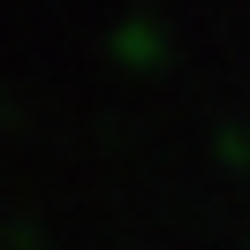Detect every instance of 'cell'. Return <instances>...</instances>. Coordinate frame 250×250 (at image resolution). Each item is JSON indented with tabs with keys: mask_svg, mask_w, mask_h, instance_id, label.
Listing matches in <instances>:
<instances>
[{
	"mask_svg": "<svg viewBox=\"0 0 250 250\" xmlns=\"http://www.w3.org/2000/svg\"><path fill=\"white\" fill-rule=\"evenodd\" d=\"M212 152L228 159V167H243V159H250V137H243L235 122H220V129H212Z\"/></svg>",
	"mask_w": 250,
	"mask_h": 250,
	"instance_id": "7a4b0ae2",
	"label": "cell"
},
{
	"mask_svg": "<svg viewBox=\"0 0 250 250\" xmlns=\"http://www.w3.org/2000/svg\"><path fill=\"white\" fill-rule=\"evenodd\" d=\"M106 46L122 53V61H152V53H159V38H152V23H144V16H122Z\"/></svg>",
	"mask_w": 250,
	"mask_h": 250,
	"instance_id": "6da1fadb",
	"label": "cell"
}]
</instances>
